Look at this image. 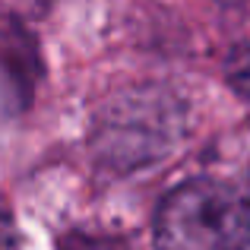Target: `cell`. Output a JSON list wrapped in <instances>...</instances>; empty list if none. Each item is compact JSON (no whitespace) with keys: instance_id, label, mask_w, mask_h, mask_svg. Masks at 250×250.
Wrapping results in <instances>:
<instances>
[{"instance_id":"1","label":"cell","mask_w":250,"mask_h":250,"mask_svg":"<svg viewBox=\"0 0 250 250\" xmlns=\"http://www.w3.org/2000/svg\"><path fill=\"white\" fill-rule=\"evenodd\" d=\"M152 238L159 250H250V171L174 187L155 212Z\"/></svg>"},{"instance_id":"3","label":"cell","mask_w":250,"mask_h":250,"mask_svg":"<svg viewBox=\"0 0 250 250\" xmlns=\"http://www.w3.org/2000/svg\"><path fill=\"white\" fill-rule=\"evenodd\" d=\"M42 73L35 42L22 25L0 29V121L16 117L32 102V89Z\"/></svg>"},{"instance_id":"4","label":"cell","mask_w":250,"mask_h":250,"mask_svg":"<svg viewBox=\"0 0 250 250\" xmlns=\"http://www.w3.org/2000/svg\"><path fill=\"white\" fill-rule=\"evenodd\" d=\"M225 80L244 102H250V38L234 44L225 57Z\"/></svg>"},{"instance_id":"5","label":"cell","mask_w":250,"mask_h":250,"mask_svg":"<svg viewBox=\"0 0 250 250\" xmlns=\"http://www.w3.org/2000/svg\"><path fill=\"white\" fill-rule=\"evenodd\" d=\"M61 250H130L124 241L108 238V234H83L73 231L61 241Z\"/></svg>"},{"instance_id":"2","label":"cell","mask_w":250,"mask_h":250,"mask_svg":"<svg viewBox=\"0 0 250 250\" xmlns=\"http://www.w3.org/2000/svg\"><path fill=\"white\" fill-rule=\"evenodd\" d=\"M184 133V104L162 85H130L98 108L92 149L104 168L133 171L168 155Z\"/></svg>"}]
</instances>
